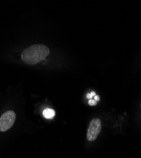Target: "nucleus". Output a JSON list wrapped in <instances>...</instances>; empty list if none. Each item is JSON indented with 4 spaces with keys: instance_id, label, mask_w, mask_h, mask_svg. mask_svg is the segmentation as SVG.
Segmentation results:
<instances>
[{
    "instance_id": "4",
    "label": "nucleus",
    "mask_w": 141,
    "mask_h": 158,
    "mask_svg": "<svg viewBox=\"0 0 141 158\" xmlns=\"http://www.w3.org/2000/svg\"><path fill=\"white\" fill-rule=\"evenodd\" d=\"M43 115L46 119H52L55 115V111L52 109L46 108L44 110Z\"/></svg>"
},
{
    "instance_id": "2",
    "label": "nucleus",
    "mask_w": 141,
    "mask_h": 158,
    "mask_svg": "<svg viewBox=\"0 0 141 158\" xmlns=\"http://www.w3.org/2000/svg\"><path fill=\"white\" fill-rule=\"evenodd\" d=\"M16 114L14 111H8L0 118V131H5L14 124Z\"/></svg>"
},
{
    "instance_id": "7",
    "label": "nucleus",
    "mask_w": 141,
    "mask_h": 158,
    "mask_svg": "<svg viewBox=\"0 0 141 158\" xmlns=\"http://www.w3.org/2000/svg\"><path fill=\"white\" fill-rule=\"evenodd\" d=\"M94 99H95V100L97 102V101H99V100H100V98H99V96H98V95H96V96H94Z\"/></svg>"
},
{
    "instance_id": "1",
    "label": "nucleus",
    "mask_w": 141,
    "mask_h": 158,
    "mask_svg": "<svg viewBox=\"0 0 141 158\" xmlns=\"http://www.w3.org/2000/svg\"><path fill=\"white\" fill-rule=\"evenodd\" d=\"M50 54L49 48L43 44H34L25 49L21 55L23 62L28 64H36L45 59Z\"/></svg>"
},
{
    "instance_id": "5",
    "label": "nucleus",
    "mask_w": 141,
    "mask_h": 158,
    "mask_svg": "<svg viewBox=\"0 0 141 158\" xmlns=\"http://www.w3.org/2000/svg\"><path fill=\"white\" fill-rule=\"evenodd\" d=\"M95 96H96V94H95V92H91V93H88L87 94H86V98L87 99H91L93 97H94Z\"/></svg>"
},
{
    "instance_id": "6",
    "label": "nucleus",
    "mask_w": 141,
    "mask_h": 158,
    "mask_svg": "<svg viewBox=\"0 0 141 158\" xmlns=\"http://www.w3.org/2000/svg\"><path fill=\"white\" fill-rule=\"evenodd\" d=\"M88 104L89 105H90V106H95L97 104V101L95 99H89L88 101Z\"/></svg>"
},
{
    "instance_id": "8",
    "label": "nucleus",
    "mask_w": 141,
    "mask_h": 158,
    "mask_svg": "<svg viewBox=\"0 0 141 158\" xmlns=\"http://www.w3.org/2000/svg\"><path fill=\"white\" fill-rule=\"evenodd\" d=\"M140 108H141V102H140Z\"/></svg>"
},
{
    "instance_id": "3",
    "label": "nucleus",
    "mask_w": 141,
    "mask_h": 158,
    "mask_svg": "<svg viewBox=\"0 0 141 158\" xmlns=\"http://www.w3.org/2000/svg\"><path fill=\"white\" fill-rule=\"evenodd\" d=\"M102 130L101 121L99 118H94L89 124L87 131V139L89 141L95 140Z\"/></svg>"
}]
</instances>
